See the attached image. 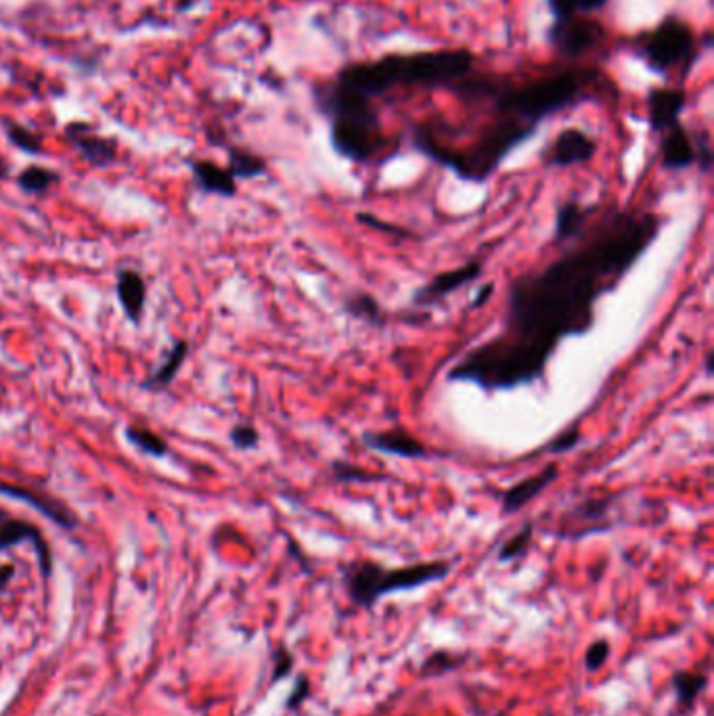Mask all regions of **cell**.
<instances>
[{
  "label": "cell",
  "instance_id": "obj_1",
  "mask_svg": "<svg viewBox=\"0 0 714 716\" xmlns=\"http://www.w3.org/2000/svg\"><path fill=\"white\" fill-rule=\"evenodd\" d=\"M664 227L656 212L608 210L539 271L513 279L503 331L467 352L446 379L484 392L539 384L566 338L593 329L597 302L629 275Z\"/></svg>",
  "mask_w": 714,
  "mask_h": 716
},
{
  "label": "cell",
  "instance_id": "obj_2",
  "mask_svg": "<svg viewBox=\"0 0 714 716\" xmlns=\"http://www.w3.org/2000/svg\"><path fill=\"white\" fill-rule=\"evenodd\" d=\"M474 63L476 55L467 49L396 53L350 63L342 67L333 80L348 91L373 101L403 86L451 91V86L474 72Z\"/></svg>",
  "mask_w": 714,
  "mask_h": 716
},
{
  "label": "cell",
  "instance_id": "obj_3",
  "mask_svg": "<svg viewBox=\"0 0 714 716\" xmlns=\"http://www.w3.org/2000/svg\"><path fill=\"white\" fill-rule=\"evenodd\" d=\"M604 86L612 84L595 67H562L520 86L497 78L488 103L495 107L497 116L539 128L543 120L560 111L601 97Z\"/></svg>",
  "mask_w": 714,
  "mask_h": 716
},
{
  "label": "cell",
  "instance_id": "obj_4",
  "mask_svg": "<svg viewBox=\"0 0 714 716\" xmlns=\"http://www.w3.org/2000/svg\"><path fill=\"white\" fill-rule=\"evenodd\" d=\"M315 105L329 120L331 147L350 162H375L379 155H390L392 141L379 122V111L373 101L340 86L336 80L312 88Z\"/></svg>",
  "mask_w": 714,
  "mask_h": 716
},
{
  "label": "cell",
  "instance_id": "obj_5",
  "mask_svg": "<svg viewBox=\"0 0 714 716\" xmlns=\"http://www.w3.org/2000/svg\"><path fill=\"white\" fill-rule=\"evenodd\" d=\"M534 132H537L534 126L499 116L480 128L478 137L463 149L434 141L419 126L413 130V145L419 153L428 155L432 162L453 170L461 181L486 183L509 158V153L528 141Z\"/></svg>",
  "mask_w": 714,
  "mask_h": 716
},
{
  "label": "cell",
  "instance_id": "obj_6",
  "mask_svg": "<svg viewBox=\"0 0 714 716\" xmlns=\"http://www.w3.org/2000/svg\"><path fill=\"white\" fill-rule=\"evenodd\" d=\"M451 572V562H421L403 568H386L371 559H354L342 568V583L354 606L371 610L384 595L411 591L438 583Z\"/></svg>",
  "mask_w": 714,
  "mask_h": 716
},
{
  "label": "cell",
  "instance_id": "obj_7",
  "mask_svg": "<svg viewBox=\"0 0 714 716\" xmlns=\"http://www.w3.org/2000/svg\"><path fill=\"white\" fill-rule=\"evenodd\" d=\"M633 51L656 74L677 70L687 76L700 57V40L687 21L668 15L656 28L635 36Z\"/></svg>",
  "mask_w": 714,
  "mask_h": 716
},
{
  "label": "cell",
  "instance_id": "obj_8",
  "mask_svg": "<svg viewBox=\"0 0 714 716\" xmlns=\"http://www.w3.org/2000/svg\"><path fill=\"white\" fill-rule=\"evenodd\" d=\"M547 38L551 47L564 59L576 61L604 47L608 40V30L599 19L591 15H574L553 21Z\"/></svg>",
  "mask_w": 714,
  "mask_h": 716
},
{
  "label": "cell",
  "instance_id": "obj_9",
  "mask_svg": "<svg viewBox=\"0 0 714 716\" xmlns=\"http://www.w3.org/2000/svg\"><path fill=\"white\" fill-rule=\"evenodd\" d=\"M614 501H616L614 495L589 497L574 505L572 509H568L566 516L562 518V528H560L562 539L578 541V539H585L589 534L608 532L612 528L610 513Z\"/></svg>",
  "mask_w": 714,
  "mask_h": 716
},
{
  "label": "cell",
  "instance_id": "obj_10",
  "mask_svg": "<svg viewBox=\"0 0 714 716\" xmlns=\"http://www.w3.org/2000/svg\"><path fill=\"white\" fill-rule=\"evenodd\" d=\"M595 153L597 141L589 132L583 128H564L543 151V164L547 168H570L591 162Z\"/></svg>",
  "mask_w": 714,
  "mask_h": 716
},
{
  "label": "cell",
  "instance_id": "obj_11",
  "mask_svg": "<svg viewBox=\"0 0 714 716\" xmlns=\"http://www.w3.org/2000/svg\"><path fill=\"white\" fill-rule=\"evenodd\" d=\"M482 268H484L482 260H472L463 266L453 268V271L436 275L434 279H430L428 283H423L421 287L415 289L413 300H411L413 308H430L432 304L444 300L446 296L455 294L457 289L474 283L476 279H480Z\"/></svg>",
  "mask_w": 714,
  "mask_h": 716
},
{
  "label": "cell",
  "instance_id": "obj_12",
  "mask_svg": "<svg viewBox=\"0 0 714 716\" xmlns=\"http://www.w3.org/2000/svg\"><path fill=\"white\" fill-rule=\"evenodd\" d=\"M687 105V93L683 86H656L647 93V122L658 134L681 122V114Z\"/></svg>",
  "mask_w": 714,
  "mask_h": 716
},
{
  "label": "cell",
  "instance_id": "obj_13",
  "mask_svg": "<svg viewBox=\"0 0 714 716\" xmlns=\"http://www.w3.org/2000/svg\"><path fill=\"white\" fill-rule=\"evenodd\" d=\"M361 442L369 451L390 457H403V459H423L428 457V449L417 436L407 432L405 428H392L382 432H365Z\"/></svg>",
  "mask_w": 714,
  "mask_h": 716
},
{
  "label": "cell",
  "instance_id": "obj_14",
  "mask_svg": "<svg viewBox=\"0 0 714 716\" xmlns=\"http://www.w3.org/2000/svg\"><path fill=\"white\" fill-rule=\"evenodd\" d=\"M30 541L38 553V562H40V570L44 576H51L53 570V553L44 541L42 530L26 520H13V518H5L0 520V551L11 549L19 543Z\"/></svg>",
  "mask_w": 714,
  "mask_h": 716
},
{
  "label": "cell",
  "instance_id": "obj_15",
  "mask_svg": "<svg viewBox=\"0 0 714 716\" xmlns=\"http://www.w3.org/2000/svg\"><path fill=\"white\" fill-rule=\"evenodd\" d=\"M70 143L84 155L88 164L97 168L114 164L118 158V143L99 137V134L84 122H72L65 128Z\"/></svg>",
  "mask_w": 714,
  "mask_h": 716
},
{
  "label": "cell",
  "instance_id": "obj_16",
  "mask_svg": "<svg viewBox=\"0 0 714 716\" xmlns=\"http://www.w3.org/2000/svg\"><path fill=\"white\" fill-rule=\"evenodd\" d=\"M0 495L32 505L36 511L42 513L44 518L53 520L55 524H59V526L65 528V530H74V528L78 526V520H76V516H74V511H72L68 505H63L61 501H57V499H53V497L42 495V492L30 490V488H26V486L0 482Z\"/></svg>",
  "mask_w": 714,
  "mask_h": 716
},
{
  "label": "cell",
  "instance_id": "obj_17",
  "mask_svg": "<svg viewBox=\"0 0 714 716\" xmlns=\"http://www.w3.org/2000/svg\"><path fill=\"white\" fill-rule=\"evenodd\" d=\"M557 476H560V465L549 463L547 467L541 469L539 474L528 476V478L520 480L518 484L509 486L501 495V513H503V516H511V513L520 511L530 501L537 499L543 490H547L557 480Z\"/></svg>",
  "mask_w": 714,
  "mask_h": 716
},
{
  "label": "cell",
  "instance_id": "obj_18",
  "mask_svg": "<svg viewBox=\"0 0 714 716\" xmlns=\"http://www.w3.org/2000/svg\"><path fill=\"white\" fill-rule=\"evenodd\" d=\"M660 164L664 170L679 172L696 166V149L689 130L679 122L660 134Z\"/></svg>",
  "mask_w": 714,
  "mask_h": 716
},
{
  "label": "cell",
  "instance_id": "obj_19",
  "mask_svg": "<svg viewBox=\"0 0 714 716\" xmlns=\"http://www.w3.org/2000/svg\"><path fill=\"white\" fill-rule=\"evenodd\" d=\"M599 212L597 204L585 206L580 201H564V204L555 212V229H553V245H568L576 237L583 235L589 227V222Z\"/></svg>",
  "mask_w": 714,
  "mask_h": 716
},
{
  "label": "cell",
  "instance_id": "obj_20",
  "mask_svg": "<svg viewBox=\"0 0 714 716\" xmlns=\"http://www.w3.org/2000/svg\"><path fill=\"white\" fill-rule=\"evenodd\" d=\"M118 300L126 312V317L132 323H139L147 302V285L137 271L124 268V271L118 273Z\"/></svg>",
  "mask_w": 714,
  "mask_h": 716
},
{
  "label": "cell",
  "instance_id": "obj_21",
  "mask_svg": "<svg viewBox=\"0 0 714 716\" xmlns=\"http://www.w3.org/2000/svg\"><path fill=\"white\" fill-rule=\"evenodd\" d=\"M193 176L204 193H214L220 197H235L237 195V181L227 168H220L214 162L197 160L191 164Z\"/></svg>",
  "mask_w": 714,
  "mask_h": 716
},
{
  "label": "cell",
  "instance_id": "obj_22",
  "mask_svg": "<svg viewBox=\"0 0 714 716\" xmlns=\"http://www.w3.org/2000/svg\"><path fill=\"white\" fill-rule=\"evenodd\" d=\"M671 685L675 691L677 704L685 710H691L700 693L708 685V673H704V670H675Z\"/></svg>",
  "mask_w": 714,
  "mask_h": 716
},
{
  "label": "cell",
  "instance_id": "obj_23",
  "mask_svg": "<svg viewBox=\"0 0 714 716\" xmlns=\"http://www.w3.org/2000/svg\"><path fill=\"white\" fill-rule=\"evenodd\" d=\"M344 312H346V315H350L352 319L369 323L373 327H384L386 325V315H384L382 306H379V302L367 292L350 294L344 300Z\"/></svg>",
  "mask_w": 714,
  "mask_h": 716
},
{
  "label": "cell",
  "instance_id": "obj_24",
  "mask_svg": "<svg viewBox=\"0 0 714 716\" xmlns=\"http://www.w3.org/2000/svg\"><path fill=\"white\" fill-rule=\"evenodd\" d=\"M187 352H189V344H187V342H176V344L172 346V350L168 352L166 361L149 375V379H147V382H145L143 386H145L147 390H162V388L170 386L172 379H174L176 373H178V369L183 367L185 358H187Z\"/></svg>",
  "mask_w": 714,
  "mask_h": 716
},
{
  "label": "cell",
  "instance_id": "obj_25",
  "mask_svg": "<svg viewBox=\"0 0 714 716\" xmlns=\"http://www.w3.org/2000/svg\"><path fill=\"white\" fill-rule=\"evenodd\" d=\"M126 438H128V442L132 446H137L141 453H145L149 457H155V459L166 457L168 451H170L168 442L162 436H158L151 430L141 428V425H130V428H126Z\"/></svg>",
  "mask_w": 714,
  "mask_h": 716
},
{
  "label": "cell",
  "instance_id": "obj_26",
  "mask_svg": "<svg viewBox=\"0 0 714 716\" xmlns=\"http://www.w3.org/2000/svg\"><path fill=\"white\" fill-rule=\"evenodd\" d=\"M553 21L568 19L574 15H593L604 9L610 0H547Z\"/></svg>",
  "mask_w": 714,
  "mask_h": 716
},
{
  "label": "cell",
  "instance_id": "obj_27",
  "mask_svg": "<svg viewBox=\"0 0 714 716\" xmlns=\"http://www.w3.org/2000/svg\"><path fill=\"white\" fill-rule=\"evenodd\" d=\"M233 178H254L262 176L266 172V162L256 153L243 151V149H231L229 151V168Z\"/></svg>",
  "mask_w": 714,
  "mask_h": 716
},
{
  "label": "cell",
  "instance_id": "obj_28",
  "mask_svg": "<svg viewBox=\"0 0 714 716\" xmlns=\"http://www.w3.org/2000/svg\"><path fill=\"white\" fill-rule=\"evenodd\" d=\"M331 478L342 484H373L386 480L384 474L369 472L365 467L352 465L348 461H333L331 463Z\"/></svg>",
  "mask_w": 714,
  "mask_h": 716
},
{
  "label": "cell",
  "instance_id": "obj_29",
  "mask_svg": "<svg viewBox=\"0 0 714 716\" xmlns=\"http://www.w3.org/2000/svg\"><path fill=\"white\" fill-rule=\"evenodd\" d=\"M532 532H534V526H532V522H528L516 534L509 536V539L501 545V549L497 553L499 562L509 564V562H516V559L526 557V553L530 549V543H532Z\"/></svg>",
  "mask_w": 714,
  "mask_h": 716
},
{
  "label": "cell",
  "instance_id": "obj_30",
  "mask_svg": "<svg viewBox=\"0 0 714 716\" xmlns=\"http://www.w3.org/2000/svg\"><path fill=\"white\" fill-rule=\"evenodd\" d=\"M57 181H59V174L49 168H42V166H30L17 178L19 187L26 193H44L47 189H51Z\"/></svg>",
  "mask_w": 714,
  "mask_h": 716
},
{
  "label": "cell",
  "instance_id": "obj_31",
  "mask_svg": "<svg viewBox=\"0 0 714 716\" xmlns=\"http://www.w3.org/2000/svg\"><path fill=\"white\" fill-rule=\"evenodd\" d=\"M5 130H7L9 141L15 147H19L21 151H26V153H40L42 151V137H40V134H36L34 130L21 126L17 122H11V120L5 122Z\"/></svg>",
  "mask_w": 714,
  "mask_h": 716
},
{
  "label": "cell",
  "instance_id": "obj_32",
  "mask_svg": "<svg viewBox=\"0 0 714 716\" xmlns=\"http://www.w3.org/2000/svg\"><path fill=\"white\" fill-rule=\"evenodd\" d=\"M463 662V656H457L453 652H436L430 658L423 660L419 673L423 677H436L446 673V670H453Z\"/></svg>",
  "mask_w": 714,
  "mask_h": 716
},
{
  "label": "cell",
  "instance_id": "obj_33",
  "mask_svg": "<svg viewBox=\"0 0 714 716\" xmlns=\"http://www.w3.org/2000/svg\"><path fill=\"white\" fill-rule=\"evenodd\" d=\"M356 220H359L361 225L367 227V229H373V231H377V233H384V235H390V237H396V239H409V237H413V233H411L409 229L400 227V225H394V222L377 218V216H373V214H356Z\"/></svg>",
  "mask_w": 714,
  "mask_h": 716
},
{
  "label": "cell",
  "instance_id": "obj_34",
  "mask_svg": "<svg viewBox=\"0 0 714 716\" xmlns=\"http://www.w3.org/2000/svg\"><path fill=\"white\" fill-rule=\"evenodd\" d=\"M578 444H580V428L574 423L568 430L560 432L553 440H549V444H545L543 451L549 455H564V453H570L572 449H576Z\"/></svg>",
  "mask_w": 714,
  "mask_h": 716
},
{
  "label": "cell",
  "instance_id": "obj_35",
  "mask_svg": "<svg viewBox=\"0 0 714 716\" xmlns=\"http://www.w3.org/2000/svg\"><path fill=\"white\" fill-rule=\"evenodd\" d=\"M691 134V143H694V149H696V164L700 166L702 172H710L712 168V141H710V132L708 130H696V132H689Z\"/></svg>",
  "mask_w": 714,
  "mask_h": 716
},
{
  "label": "cell",
  "instance_id": "obj_36",
  "mask_svg": "<svg viewBox=\"0 0 714 716\" xmlns=\"http://www.w3.org/2000/svg\"><path fill=\"white\" fill-rule=\"evenodd\" d=\"M229 438H231L235 449H239V451H252V449H256V446H258L260 434H258V430L254 428V425L239 423V425H233V430H231Z\"/></svg>",
  "mask_w": 714,
  "mask_h": 716
},
{
  "label": "cell",
  "instance_id": "obj_37",
  "mask_svg": "<svg viewBox=\"0 0 714 716\" xmlns=\"http://www.w3.org/2000/svg\"><path fill=\"white\" fill-rule=\"evenodd\" d=\"M610 652H612V647H610V641H608V639H597V641H593V643L587 647V654H585V666H587V670H591V673H593V670H599L601 666H604V664L608 662Z\"/></svg>",
  "mask_w": 714,
  "mask_h": 716
},
{
  "label": "cell",
  "instance_id": "obj_38",
  "mask_svg": "<svg viewBox=\"0 0 714 716\" xmlns=\"http://www.w3.org/2000/svg\"><path fill=\"white\" fill-rule=\"evenodd\" d=\"M294 666V656L289 654L287 650H277L275 652V670H273V683L285 679L289 673H292Z\"/></svg>",
  "mask_w": 714,
  "mask_h": 716
},
{
  "label": "cell",
  "instance_id": "obj_39",
  "mask_svg": "<svg viewBox=\"0 0 714 716\" xmlns=\"http://www.w3.org/2000/svg\"><path fill=\"white\" fill-rule=\"evenodd\" d=\"M310 696V685H308V679L304 675L298 677V685L294 687V691L289 693L287 698V710H294V708H300V704Z\"/></svg>",
  "mask_w": 714,
  "mask_h": 716
},
{
  "label": "cell",
  "instance_id": "obj_40",
  "mask_svg": "<svg viewBox=\"0 0 714 716\" xmlns=\"http://www.w3.org/2000/svg\"><path fill=\"white\" fill-rule=\"evenodd\" d=\"M493 289H495V283H486V285L480 289V294L474 298V302L470 304V308H480V306H484L490 298H493Z\"/></svg>",
  "mask_w": 714,
  "mask_h": 716
},
{
  "label": "cell",
  "instance_id": "obj_41",
  "mask_svg": "<svg viewBox=\"0 0 714 716\" xmlns=\"http://www.w3.org/2000/svg\"><path fill=\"white\" fill-rule=\"evenodd\" d=\"M13 574H15V568H13L11 564L0 568V589H3V587L9 583V580L13 578Z\"/></svg>",
  "mask_w": 714,
  "mask_h": 716
},
{
  "label": "cell",
  "instance_id": "obj_42",
  "mask_svg": "<svg viewBox=\"0 0 714 716\" xmlns=\"http://www.w3.org/2000/svg\"><path fill=\"white\" fill-rule=\"evenodd\" d=\"M704 365H706V377H712V354H710V352L706 354Z\"/></svg>",
  "mask_w": 714,
  "mask_h": 716
},
{
  "label": "cell",
  "instance_id": "obj_43",
  "mask_svg": "<svg viewBox=\"0 0 714 716\" xmlns=\"http://www.w3.org/2000/svg\"><path fill=\"white\" fill-rule=\"evenodd\" d=\"M5 176H7V166H5L3 162H0V181H3Z\"/></svg>",
  "mask_w": 714,
  "mask_h": 716
}]
</instances>
